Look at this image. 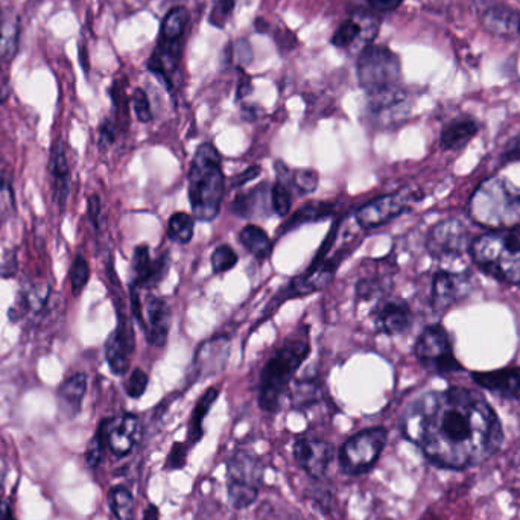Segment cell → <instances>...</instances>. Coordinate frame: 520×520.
<instances>
[{
    "label": "cell",
    "mask_w": 520,
    "mask_h": 520,
    "mask_svg": "<svg viewBox=\"0 0 520 520\" xmlns=\"http://www.w3.org/2000/svg\"><path fill=\"white\" fill-rule=\"evenodd\" d=\"M402 432L429 463L464 470L490 460L504 441L501 420L476 391L451 387L414 400L403 414Z\"/></svg>",
    "instance_id": "6da1fadb"
},
{
    "label": "cell",
    "mask_w": 520,
    "mask_h": 520,
    "mask_svg": "<svg viewBox=\"0 0 520 520\" xmlns=\"http://www.w3.org/2000/svg\"><path fill=\"white\" fill-rule=\"evenodd\" d=\"M311 353L309 327L303 326L289 335L262 368L259 382V406L265 413H277L283 397L291 387L295 373Z\"/></svg>",
    "instance_id": "7a4b0ae2"
},
{
    "label": "cell",
    "mask_w": 520,
    "mask_h": 520,
    "mask_svg": "<svg viewBox=\"0 0 520 520\" xmlns=\"http://www.w3.org/2000/svg\"><path fill=\"white\" fill-rule=\"evenodd\" d=\"M188 188L194 218L201 222L218 218L226 195V175L222 171L221 154L213 143H203L195 151Z\"/></svg>",
    "instance_id": "3957f363"
},
{
    "label": "cell",
    "mask_w": 520,
    "mask_h": 520,
    "mask_svg": "<svg viewBox=\"0 0 520 520\" xmlns=\"http://www.w3.org/2000/svg\"><path fill=\"white\" fill-rule=\"evenodd\" d=\"M469 215L478 226L490 230L520 227V188L502 177L487 178L469 201Z\"/></svg>",
    "instance_id": "277c9868"
},
{
    "label": "cell",
    "mask_w": 520,
    "mask_h": 520,
    "mask_svg": "<svg viewBox=\"0 0 520 520\" xmlns=\"http://www.w3.org/2000/svg\"><path fill=\"white\" fill-rule=\"evenodd\" d=\"M469 253L487 276L507 285H520L519 230H490L473 239Z\"/></svg>",
    "instance_id": "5b68a950"
},
{
    "label": "cell",
    "mask_w": 520,
    "mask_h": 520,
    "mask_svg": "<svg viewBox=\"0 0 520 520\" xmlns=\"http://www.w3.org/2000/svg\"><path fill=\"white\" fill-rule=\"evenodd\" d=\"M188 25V10L184 7L172 8L163 19L156 49L148 63V69L159 77L169 90L174 89V78L180 67Z\"/></svg>",
    "instance_id": "8992f818"
},
{
    "label": "cell",
    "mask_w": 520,
    "mask_h": 520,
    "mask_svg": "<svg viewBox=\"0 0 520 520\" xmlns=\"http://www.w3.org/2000/svg\"><path fill=\"white\" fill-rule=\"evenodd\" d=\"M358 80L368 98L399 90L400 60L384 46H368L358 55Z\"/></svg>",
    "instance_id": "52a82bcc"
},
{
    "label": "cell",
    "mask_w": 520,
    "mask_h": 520,
    "mask_svg": "<svg viewBox=\"0 0 520 520\" xmlns=\"http://www.w3.org/2000/svg\"><path fill=\"white\" fill-rule=\"evenodd\" d=\"M262 481L264 467L259 458L245 451L232 455L227 463V490L235 510H244L256 502Z\"/></svg>",
    "instance_id": "ba28073f"
},
{
    "label": "cell",
    "mask_w": 520,
    "mask_h": 520,
    "mask_svg": "<svg viewBox=\"0 0 520 520\" xmlns=\"http://www.w3.org/2000/svg\"><path fill=\"white\" fill-rule=\"evenodd\" d=\"M387 429L370 428L352 435L346 443L341 446L340 467L347 475H364L370 472L387 446Z\"/></svg>",
    "instance_id": "9c48e42d"
},
{
    "label": "cell",
    "mask_w": 520,
    "mask_h": 520,
    "mask_svg": "<svg viewBox=\"0 0 520 520\" xmlns=\"http://www.w3.org/2000/svg\"><path fill=\"white\" fill-rule=\"evenodd\" d=\"M414 353L423 368L435 375H452V373L463 370L455 356L448 330L440 324L426 327L420 333Z\"/></svg>",
    "instance_id": "30bf717a"
},
{
    "label": "cell",
    "mask_w": 520,
    "mask_h": 520,
    "mask_svg": "<svg viewBox=\"0 0 520 520\" xmlns=\"http://www.w3.org/2000/svg\"><path fill=\"white\" fill-rule=\"evenodd\" d=\"M470 245L469 230L458 219L438 222L426 239L429 254L441 262L460 259L467 250L470 251Z\"/></svg>",
    "instance_id": "8fae6325"
},
{
    "label": "cell",
    "mask_w": 520,
    "mask_h": 520,
    "mask_svg": "<svg viewBox=\"0 0 520 520\" xmlns=\"http://www.w3.org/2000/svg\"><path fill=\"white\" fill-rule=\"evenodd\" d=\"M417 201V195L408 189L393 192L376 198L370 203L364 204L356 212V221L364 230H375L387 226L388 222L394 221L400 215L410 209L411 203Z\"/></svg>",
    "instance_id": "7c38bea8"
},
{
    "label": "cell",
    "mask_w": 520,
    "mask_h": 520,
    "mask_svg": "<svg viewBox=\"0 0 520 520\" xmlns=\"http://www.w3.org/2000/svg\"><path fill=\"white\" fill-rule=\"evenodd\" d=\"M379 28H381V20L375 14L359 10L335 31L332 37V45L349 52V54L359 55L364 49L371 46V43L375 42Z\"/></svg>",
    "instance_id": "4fadbf2b"
},
{
    "label": "cell",
    "mask_w": 520,
    "mask_h": 520,
    "mask_svg": "<svg viewBox=\"0 0 520 520\" xmlns=\"http://www.w3.org/2000/svg\"><path fill=\"white\" fill-rule=\"evenodd\" d=\"M472 289L469 273L438 271L432 280L431 305L435 312H446L466 299Z\"/></svg>",
    "instance_id": "5bb4252c"
},
{
    "label": "cell",
    "mask_w": 520,
    "mask_h": 520,
    "mask_svg": "<svg viewBox=\"0 0 520 520\" xmlns=\"http://www.w3.org/2000/svg\"><path fill=\"white\" fill-rule=\"evenodd\" d=\"M376 332L396 337L408 332L413 326L414 315L410 305L399 297H382V302L371 314Z\"/></svg>",
    "instance_id": "9a60e30c"
},
{
    "label": "cell",
    "mask_w": 520,
    "mask_h": 520,
    "mask_svg": "<svg viewBox=\"0 0 520 520\" xmlns=\"http://www.w3.org/2000/svg\"><path fill=\"white\" fill-rule=\"evenodd\" d=\"M169 253H163L162 256L153 259L151 257L148 245H139L134 250L133 264H131V288L151 289L156 288L169 271Z\"/></svg>",
    "instance_id": "2e32d148"
},
{
    "label": "cell",
    "mask_w": 520,
    "mask_h": 520,
    "mask_svg": "<svg viewBox=\"0 0 520 520\" xmlns=\"http://www.w3.org/2000/svg\"><path fill=\"white\" fill-rule=\"evenodd\" d=\"M133 324L128 317L118 314V327L111 333L105 344V358L113 375L124 376L130 370L131 355L134 352Z\"/></svg>",
    "instance_id": "e0dca14e"
},
{
    "label": "cell",
    "mask_w": 520,
    "mask_h": 520,
    "mask_svg": "<svg viewBox=\"0 0 520 520\" xmlns=\"http://www.w3.org/2000/svg\"><path fill=\"white\" fill-rule=\"evenodd\" d=\"M295 461L315 479H321L326 476L330 464L333 461L332 444L326 440H318V438L302 437L295 441L294 449H292Z\"/></svg>",
    "instance_id": "ac0fdd59"
},
{
    "label": "cell",
    "mask_w": 520,
    "mask_h": 520,
    "mask_svg": "<svg viewBox=\"0 0 520 520\" xmlns=\"http://www.w3.org/2000/svg\"><path fill=\"white\" fill-rule=\"evenodd\" d=\"M107 448L118 458L127 457L139 443L142 428L134 414H124L119 419H105Z\"/></svg>",
    "instance_id": "d6986e66"
},
{
    "label": "cell",
    "mask_w": 520,
    "mask_h": 520,
    "mask_svg": "<svg viewBox=\"0 0 520 520\" xmlns=\"http://www.w3.org/2000/svg\"><path fill=\"white\" fill-rule=\"evenodd\" d=\"M146 341L154 347H165L171 330V308L157 295H148L143 306Z\"/></svg>",
    "instance_id": "ffe728a7"
},
{
    "label": "cell",
    "mask_w": 520,
    "mask_h": 520,
    "mask_svg": "<svg viewBox=\"0 0 520 520\" xmlns=\"http://www.w3.org/2000/svg\"><path fill=\"white\" fill-rule=\"evenodd\" d=\"M472 378L479 387L496 394V396L520 400V367L478 371V373H473Z\"/></svg>",
    "instance_id": "44dd1931"
},
{
    "label": "cell",
    "mask_w": 520,
    "mask_h": 520,
    "mask_svg": "<svg viewBox=\"0 0 520 520\" xmlns=\"http://www.w3.org/2000/svg\"><path fill=\"white\" fill-rule=\"evenodd\" d=\"M233 215L242 219L267 218L274 212L271 204V188L268 183L257 184L245 194L238 195L230 206Z\"/></svg>",
    "instance_id": "7402d4cb"
},
{
    "label": "cell",
    "mask_w": 520,
    "mask_h": 520,
    "mask_svg": "<svg viewBox=\"0 0 520 520\" xmlns=\"http://www.w3.org/2000/svg\"><path fill=\"white\" fill-rule=\"evenodd\" d=\"M20 19L13 7H0V61H11L19 48Z\"/></svg>",
    "instance_id": "603a6c76"
},
{
    "label": "cell",
    "mask_w": 520,
    "mask_h": 520,
    "mask_svg": "<svg viewBox=\"0 0 520 520\" xmlns=\"http://www.w3.org/2000/svg\"><path fill=\"white\" fill-rule=\"evenodd\" d=\"M276 181L271 188V204L274 213L280 218L288 216L294 200V186H292V171L283 162L276 163Z\"/></svg>",
    "instance_id": "cb8c5ba5"
},
{
    "label": "cell",
    "mask_w": 520,
    "mask_h": 520,
    "mask_svg": "<svg viewBox=\"0 0 520 520\" xmlns=\"http://www.w3.org/2000/svg\"><path fill=\"white\" fill-rule=\"evenodd\" d=\"M487 31L499 37H517L520 32V16L513 8L495 5L484 13Z\"/></svg>",
    "instance_id": "d4e9b609"
},
{
    "label": "cell",
    "mask_w": 520,
    "mask_h": 520,
    "mask_svg": "<svg viewBox=\"0 0 520 520\" xmlns=\"http://www.w3.org/2000/svg\"><path fill=\"white\" fill-rule=\"evenodd\" d=\"M333 212H335V204L329 203V201H309L289 216L288 221L280 229V233L292 232L305 224L324 221V219L330 218Z\"/></svg>",
    "instance_id": "484cf974"
},
{
    "label": "cell",
    "mask_w": 520,
    "mask_h": 520,
    "mask_svg": "<svg viewBox=\"0 0 520 520\" xmlns=\"http://www.w3.org/2000/svg\"><path fill=\"white\" fill-rule=\"evenodd\" d=\"M49 169H51L52 183H54L55 201L63 209L67 197H69L70 166L61 142H58L52 150Z\"/></svg>",
    "instance_id": "4316f807"
},
{
    "label": "cell",
    "mask_w": 520,
    "mask_h": 520,
    "mask_svg": "<svg viewBox=\"0 0 520 520\" xmlns=\"http://www.w3.org/2000/svg\"><path fill=\"white\" fill-rule=\"evenodd\" d=\"M86 391L87 375H84V373L70 376L58 388L61 406L69 413V416H77L80 413Z\"/></svg>",
    "instance_id": "83f0119b"
},
{
    "label": "cell",
    "mask_w": 520,
    "mask_h": 520,
    "mask_svg": "<svg viewBox=\"0 0 520 520\" xmlns=\"http://www.w3.org/2000/svg\"><path fill=\"white\" fill-rule=\"evenodd\" d=\"M239 242L259 262H264L273 253V242H271L270 236L256 224H247L239 232Z\"/></svg>",
    "instance_id": "f1b7e54d"
},
{
    "label": "cell",
    "mask_w": 520,
    "mask_h": 520,
    "mask_svg": "<svg viewBox=\"0 0 520 520\" xmlns=\"http://www.w3.org/2000/svg\"><path fill=\"white\" fill-rule=\"evenodd\" d=\"M229 350L230 343L227 337H216L206 341L198 347L194 361L195 370L197 373H201L206 364H216L218 368L226 367Z\"/></svg>",
    "instance_id": "f546056e"
},
{
    "label": "cell",
    "mask_w": 520,
    "mask_h": 520,
    "mask_svg": "<svg viewBox=\"0 0 520 520\" xmlns=\"http://www.w3.org/2000/svg\"><path fill=\"white\" fill-rule=\"evenodd\" d=\"M218 396L219 388L212 387L204 391L203 396L198 399L197 405H195L194 411H192L191 420H189V446H195V444L203 438L204 420H206L207 414H209V411L212 410V406L215 405L216 400H218Z\"/></svg>",
    "instance_id": "4dcf8cb0"
},
{
    "label": "cell",
    "mask_w": 520,
    "mask_h": 520,
    "mask_svg": "<svg viewBox=\"0 0 520 520\" xmlns=\"http://www.w3.org/2000/svg\"><path fill=\"white\" fill-rule=\"evenodd\" d=\"M476 133H478V125L475 122L470 119H463V121L460 119L444 128L441 133V146L448 151L463 150Z\"/></svg>",
    "instance_id": "1f68e13d"
},
{
    "label": "cell",
    "mask_w": 520,
    "mask_h": 520,
    "mask_svg": "<svg viewBox=\"0 0 520 520\" xmlns=\"http://www.w3.org/2000/svg\"><path fill=\"white\" fill-rule=\"evenodd\" d=\"M195 218L186 212H175L168 221V236L172 242L188 245L194 238Z\"/></svg>",
    "instance_id": "d6a6232c"
},
{
    "label": "cell",
    "mask_w": 520,
    "mask_h": 520,
    "mask_svg": "<svg viewBox=\"0 0 520 520\" xmlns=\"http://www.w3.org/2000/svg\"><path fill=\"white\" fill-rule=\"evenodd\" d=\"M108 504L118 520H133V493L124 486H116L108 493Z\"/></svg>",
    "instance_id": "836d02e7"
},
{
    "label": "cell",
    "mask_w": 520,
    "mask_h": 520,
    "mask_svg": "<svg viewBox=\"0 0 520 520\" xmlns=\"http://www.w3.org/2000/svg\"><path fill=\"white\" fill-rule=\"evenodd\" d=\"M238 262V253L229 244L218 245L215 251H213L212 257H210L212 271L215 274L227 273V271L233 270L238 265Z\"/></svg>",
    "instance_id": "e575fe53"
},
{
    "label": "cell",
    "mask_w": 520,
    "mask_h": 520,
    "mask_svg": "<svg viewBox=\"0 0 520 520\" xmlns=\"http://www.w3.org/2000/svg\"><path fill=\"white\" fill-rule=\"evenodd\" d=\"M291 178L294 191L299 192L300 195L314 194L320 183L318 172L309 168L295 169L292 171Z\"/></svg>",
    "instance_id": "d590c367"
},
{
    "label": "cell",
    "mask_w": 520,
    "mask_h": 520,
    "mask_svg": "<svg viewBox=\"0 0 520 520\" xmlns=\"http://www.w3.org/2000/svg\"><path fill=\"white\" fill-rule=\"evenodd\" d=\"M16 212V195L13 184L0 172V224L8 221Z\"/></svg>",
    "instance_id": "8d00e7d4"
},
{
    "label": "cell",
    "mask_w": 520,
    "mask_h": 520,
    "mask_svg": "<svg viewBox=\"0 0 520 520\" xmlns=\"http://www.w3.org/2000/svg\"><path fill=\"white\" fill-rule=\"evenodd\" d=\"M105 448H107V434H105V420H102L86 452L87 464H89L92 469H96V467L102 463Z\"/></svg>",
    "instance_id": "74e56055"
},
{
    "label": "cell",
    "mask_w": 520,
    "mask_h": 520,
    "mask_svg": "<svg viewBox=\"0 0 520 520\" xmlns=\"http://www.w3.org/2000/svg\"><path fill=\"white\" fill-rule=\"evenodd\" d=\"M89 279L90 267L87 260L83 256H77L70 268V286H72L73 294L80 295L89 283Z\"/></svg>",
    "instance_id": "f35d334b"
},
{
    "label": "cell",
    "mask_w": 520,
    "mask_h": 520,
    "mask_svg": "<svg viewBox=\"0 0 520 520\" xmlns=\"http://www.w3.org/2000/svg\"><path fill=\"white\" fill-rule=\"evenodd\" d=\"M238 0H213L212 10L209 14V23L215 28L222 29L229 22L235 11Z\"/></svg>",
    "instance_id": "ab89813d"
},
{
    "label": "cell",
    "mask_w": 520,
    "mask_h": 520,
    "mask_svg": "<svg viewBox=\"0 0 520 520\" xmlns=\"http://www.w3.org/2000/svg\"><path fill=\"white\" fill-rule=\"evenodd\" d=\"M320 388L312 381L300 382L295 385L294 394H292V403L295 408H308L312 403L317 402Z\"/></svg>",
    "instance_id": "60d3db41"
},
{
    "label": "cell",
    "mask_w": 520,
    "mask_h": 520,
    "mask_svg": "<svg viewBox=\"0 0 520 520\" xmlns=\"http://www.w3.org/2000/svg\"><path fill=\"white\" fill-rule=\"evenodd\" d=\"M385 294L384 279H375V277H365L359 280L356 285V295L359 300H371L375 297H382Z\"/></svg>",
    "instance_id": "b9f144b4"
},
{
    "label": "cell",
    "mask_w": 520,
    "mask_h": 520,
    "mask_svg": "<svg viewBox=\"0 0 520 520\" xmlns=\"http://www.w3.org/2000/svg\"><path fill=\"white\" fill-rule=\"evenodd\" d=\"M49 292H51L49 286H32V288L23 295V305H25V308H28L29 311H39V309H42L43 306L46 305V300L49 299Z\"/></svg>",
    "instance_id": "7bdbcfd3"
},
{
    "label": "cell",
    "mask_w": 520,
    "mask_h": 520,
    "mask_svg": "<svg viewBox=\"0 0 520 520\" xmlns=\"http://www.w3.org/2000/svg\"><path fill=\"white\" fill-rule=\"evenodd\" d=\"M150 384V378L146 375L142 368H136L128 378L127 384H125V391L131 399H140L145 394L146 388Z\"/></svg>",
    "instance_id": "ee69618b"
},
{
    "label": "cell",
    "mask_w": 520,
    "mask_h": 520,
    "mask_svg": "<svg viewBox=\"0 0 520 520\" xmlns=\"http://www.w3.org/2000/svg\"><path fill=\"white\" fill-rule=\"evenodd\" d=\"M133 107L136 118L142 124H148L153 121V110H151L150 99L142 89L134 90L133 93Z\"/></svg>",
    "instance_id": "f6af8a7d"
},
{
    "label": "cell",
    "mask_w": 520,
    "mask_h": 520,
    "mask_svg": "<svg viewBox=\"0 0 520 520\" xmlns=\"http://www.w3.org/2000/svg\"><path fill=\"white\" fill-rule=\"evenodd\" d=\"M191 448L188 443H174L172 444L171 451H169L168 458H166L165 470L171 472V470L183 469L186 460H188V449Z\"/></svg>",
    "instance_id": "bcb514c9"
},
{
    "label": "cell",
    "mask_w": 520,
    "mask_h": 520,
    "mask_svg": "<svg viewBox=\"0 0 520 520\" xmlns=\"http://www.w3.org/2000/svg\"><path fill=\"white\" fill-rule=\"evenodd\" d=\"M365 2L373 10L381 11V13H391V11L397 10L403 4V0H365Z\"/></svg>",
    "instance_id": "7dc6e473"
},
{
    "label": "cell",
    "mask_w": 520,
    "mask_h": 520,
    "mask_svg": "<svg viewBox=\"0 0 520 520\" xmlns=\"http://www.w3.org/2000/svg\"><path fill=\"white\" fill-rule=\"evenodd\" d=\"M87 212H89V219L92 222L93 227L98 229L99 227V216H101V200L98 195H92L87 203Z\"/></svg>",
    "instance_id": "c3c4849f"
},
{
    "label": "cell",
    "mask_w": 520,
    "mask_h": 520,
    "mask_svg": "<svg viewBox=\"0 0 520 520\" xmlns=\"http://www.w3.org/2000/svg\"><path fill=\"white\" fill-rule=\"evenodd\" d=\"M260 172H262L260 166H250V168L245 169L244 172H241V174L236 177L235 188H242V186L250 183V181L256 180Z\"/></svg>",
    "instance_id": "681fc988"
},
{
    "label": "cell",
    "mask_w": 520,
    "mask_h": 520,
    "mask_svg": "<svg viewBox=\"0 0 520 520\" xmlns=\"http://www.w3.org/2000/svg\"><path fill=\"white\" fill-rule=\"evenodd\" d=\"M115 142V128L111 127V124L105 122L99 131V146L101 148H108L111 143Z\"/></svg>",
    "instance_id": "f907efd6"
},
{
    "label": "cell",
    "mask_w": 520,
    "mask_h": 520,
    "mask_svg": "<svg viewBox=\"0 0 520 520\" xmlns=\"http://www.w3.org/2000/svg\"><path fill=\"white\" fill-rule=\"evenodd\" d=\"M505 159L520 160V137H517L508 145L507 151H505Z\"/></svg>",
    "instance_id": "816d5d0a"
},
{
    "label": "cell",
    "mask_w": 520,
    "mask_h": 520,
    "mask_svg": "<svg viewBox=\"0 0 520 520\" xmlns=\"http://www.w3.org/2000/svg\"><path fill=\"white\" fill-rule=\"evenodd\" d=\"M0 520H17L10 502L0 501Z\"/></svg>",
    "instance_id": "f5cc1de1"
},
{
    "label": "cell",
    "mask_w": 520,
    "mask_h": 520,
    "mask_svg": "<svg viewBox=\"0 0 520 520\" xmlns=\"http://www.w3.org/2000/svg\"><path fill=\"white\" fill-rule=\"evenodd\" d=\"M143 520H160V511L156 505H148V508L145 510V516H143Z\"/></svg>",
    "instance_id": "db71d44e"
},
{
    "label": "cell",
    "mask_w": 520,
    "mask_h": 520,
    "mask_svg": "<svg viewBox=\"0 0 520 520\" xmlns=\"http://www.w3.org/2000/svg\"><path fill=\"white\" fill-rule=\"evenodd\" d=\"M2 99H4V80H2V73H0V102H2Z\"/></svg>",
    "instance_id": "11a10c76"
}]
</instances>
